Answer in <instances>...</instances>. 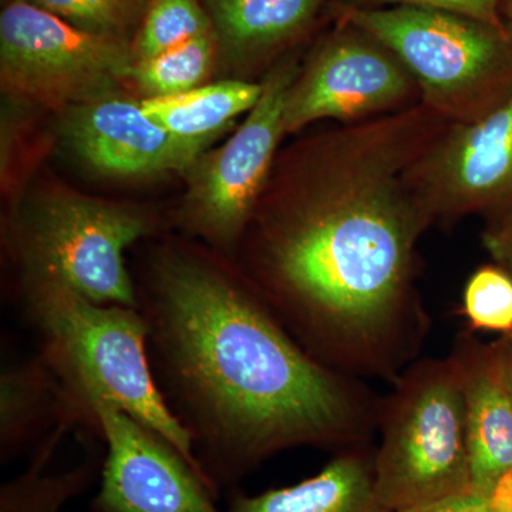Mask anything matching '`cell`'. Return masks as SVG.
<instances>
[{
    "label": "cell",
    "instance_id": "obj_16",
    "mask_svg": "<svg viewBox=\"0 0 512 512\" xmlns=\"http://www.w3.org/2000/svg\"><path fill=\"white\" fill-rule=\"evenodd\" d=\"M70 431L69 427L53 431L28 458V467L0 485V512H60L69 501L99 483L106 443L93 434H79L83 447L79 464L62 473H47L57 447Z\"/></svg>",
    "mask_w": 512,
    "mask_h": 512
},
{
    "label": "cell",
    "instance_id": "obj_21",
    "mask_svg": "<svg viewBox=\"0 0 512 512\" xmlns=\"http://www.w3.org/2000/svg\"><path fill=\"white\" fill-rule=\"evenodd\" d=\"M461 316L471 332H512V275L498 265L478 268L463 292Z\"/></svg>",
    "mask_w": 512,
    "mask_h": 512
},
{
    "label": "cell",
    "instance_id": "obj_7",
    "mask_svg": "<svg viewBox=\"0 0 512 512\" xmlns=\"http://www.w3.org/2000/svg\"><path fill=\"white\" fill-rule=\"evenodd\" d=\"M131 46L77 28L25 2L0 12V79L16 103L66 110L121 92L133 67Z\"/></svg>",
    "mask_w": 512,
    "mask_h": 512
},
{
    "label": "cell",
    "instance_id": "obj_23",
    "mask_svg": "<svg viewBox=\"0 0 512 512\" xmlns=\"http://www.w3.org/2000/svg\"><path fill=\"white\" fill-rule=\"evenodd\" d=\"M483 242L495 265L512 275V204L491 218L485 228Z\"/></svg>",
    "mask_w": 512,
    "mask_h": 512
},
{
    "label": "cell",
    "instance_id": "obj_14",
    "mask_svg": "<svg viewBox=\"0 0 512 512\" xmlns=\"http://www.w3.org/2000/svg\"><path fill=\"white\" fill-rule=\"evenodd\" d=\"M325 0H202L220 49V67L244 76L274 66L311 30Z\"/></svg>",
    "mask_w": 512,
    "mask_h": 512
},
{
    "label": "cell",
    "instance_id": "obj_13",
    "mask_svg": "<svg viewBox=\"0 0 512 512\" xmlns=\"http://www.w3.org/2000/svg\"><path fill=\"white\" fill-rule=\"evenodd\" d=\"M60 427L103 439L100 420L74 399L42 353L5 367L0 375V464L29 458Z\"/></svg>",
    "mask_w": 512,
    "mask_h": 512
},
{
    "label": "cell",
    "instance_id": "obj_1",
    "mask_svg": "<svg viewBox=\"0 0 512 512\" xmlns=\"http://www.w3.org/2000/svg\"><path fill=\"white\" fill-rule=\"evenodd\" d=\"M134 284L158 389L215 494L284 451L373 446L380 397L309 355L232 259L160 242Z\"/></svg>",
    "mask_w": 512,
    "mask_h": 512
},
{
    "label": "cell",
    "instance_id": "obj_12",
    "mask_svg": "<svg viewBox=\"0 0 512 512\" xmlns=\"http://www.w3.org/2000/svg\"><path fill=\"white\" fill-rule=\"evenodd\" d=\"M448 357L460 376L466 403L468 453L473 493L490 498L512 471V397L494 343L467 328Z\"/></svg>",
    "mask_w": 512,
    "mask_h": 512
},
{
    "label": "cell",
    "instance_id": "obj_26",
    "mask_svg": "<svg viewBox=\"0 0 512 512\" xmlns=\"http://www.w3.org/2000/svg\"><path fill=\"white\" fill-rule=\"evenodd\" d=\"M490 501L497 512H512V471L497 484Z\"/></svg>",
    "mask_w": 512,
    "mask_h": 512
},
{
    "label": "cell",
    "instance_id": "obj_6",
    "mask_svg": "<svg viewBox=\"0 0 512 512\" xmlns=\"http://www.w3.org/2000/svg\"><path fill=\"white\" fill-rule=\"evenodd\" d=\"M298 57H282L262 80L261 99L220 148L207 150L185 173L187 191L177 222L212 251L234 259L264 192L285 136L289 89L301 70Z\"/></svg>",
    "mask_w": 512,
    "mask_h": 512
},
{
    "label": "cell",
    "instance_id": "obj_17",
    "mask_svg": "<svg viewBox=\"0 0 512 512\" xmlns=\"http://www.w3.org/2000/svg\"><path fill=\"white\" fill-rule=\"evenodd\" d=\"M262 90V82L228 79L175 96L141 99V106L151 120L174 136L215 141L234 119L254 109Z\"/></svg>",
    "mask_w": 512,
    "mask_h": 512
},
{
    "label": "cell",
    "instance_id": "obj_25",
    "mask_svg": "<svg viewBox=\"0 0 512 512\" xmlns=\"http://www.w3.org/2000/svg\"><path fill=\"white\" fill-rule=\"evenodd\" d=\"M493 343L495 350H497V355L500 357L505 382H507L508 390H510L512 397V332L501 335Z\"/></svg>",
    "mask_w": 512,
    "mask_h": 512
},
{
    "label": "cell",
    "instance_id": "obj_22",
    "mask_svg": "<svg viewBox=\"0 0 512 512\" xmlns=\"http://www.w3.org/2000/svg\"><path fill=\"white\" fill-rule=\"evenodd\" d=\"M359 2L392 3L394 6L444 10V12L458 13V15L480 20L497 29L507 30L500 18L501 0H359Z\"/></svg>",
    "mask_w": 512,
    "mask_h": 512
},
{
    "label": "cell",
    "instance_id": "obj_5",
    "mask_svg": "<svg viewBox=\"0 0 512 512\" xmlns=\"http://www.w3.org/2000/svg\"><path fill=\"white\" fill-rule=\"evenodd\" d=\"M340 22L372 36L412 74L420 101L450 123L477 119L512 90L507 30L458 13L393 6L340 8Z\"/></svg>",
    "mask_w": 512,
    "mask_h": 512
},
{
    "label": "cell",
    "instance_id": "obj_9",
    "mask_svg": "<svg viewBox=\"0 0 512 512\" xmlns=\"http://www.w3.org/2000/svg\"><path fill=\"white\" fill-rule=\"evenodd\" d=\"M434 222L500 214L512 204V90L477 119L450 123L407 171Z\"/></svg>",
    "mask_w": 512,
    "mask_h": 512
},
{
    "label": "cell",
    "instance_id": "obj_11",
    "mask_svg": "<svg viewBox=\"0 0 512 512\" xmlns=\"http://www.w3.org/2000/svg\"><path fill=\"white\" fill-rule=\"evenodd\" d=\"M64 146L97 174L154 178L185 174L214 140L174 136L144 113L141 99L123 92L60 111Z\"/></svg>",
    "mask_w": 512,
    "mask_h": 512
},
{
    "label": "cell",
    "instance_id": "obj_28",
    "mask_svg": "<svg viewBox=\"0 0 512 512\" xmlns=\"http://www.w3.org/2000/svg\"><path fill=\"white\" fill-rule=\"evenodd\" d=\"M12 2V0H2V6L6 5V3Z\"/></svg>",
    "mask_w": 512,
    "mask_h": 512
},
{
    "label": "cell",
    "instance_id": "obj_27",
    "mask_svg": "<svg viewBox=\"0 0 512 512\" xmlns=\"http://www.w3.org/2000/svg\"><path fill=\"white\" fill-rule=\"evenodd\" d=\"M505 2H507L508 15H510L512 20V0H505Z\"/></svg>",
    "mask_w": 512,
    "mask_h": 512
},
{
    "label": "cell",
    "instance_id": "obj_20",
    "mask_svg": "<svg viewBox=\"0 0 512 512\" xmlns=\"http://www.w3.org/2000/svg\"><path fill=\"white\" fill-rule=\"evenodd\" d=\"M77 28L131 46L150 0H25Z\"/></svg>",
    "mask_w": 512,
    "mask_h": 512
},
{
    "label": "cell",
    "instance_id": "obj_19",
    "mask_svg": "<svg viewBox=\"0 0 512 512\" xmlns=\"http://www.w3.org/2000/svg\"><path fill=\"white\" fill-rule=\"evenodd\" d=\"M214 32L202 0H150L133 42L134 62Z\"/></svg>",
    "mask_w": 512,
    "mask_h": 512
},
{
    "label": "cell",
    "instance_id": "obj_4",
    "mask_svg": "<svg viewBox=\"0 0 512 512\" xmlns=\"http://www.w3.org/2000/svg\"><path fill=\"white\" fill-rule=\"evenodd\" d=\"M157 228V218L141 208L55 192L15 212L6 242L20 288L53 282L100 305L138 308L126 251Z\"/></svg>",
    "mask_w": 512,
    "mask_h": 512
},
{
    "label": "cell",
    "instance_id": "obj_15",
    "mask_svg": "<svg viewBox=\"0 0 512 512\" xmlns=\"http://www.w3.org/2000/svg\"><path fill=\"white\" fill-rule=\"evenodd\" d=\"M375 448L339 451L318 474L288 487L232 494L225 512H392L376 494Z\"/></svg>",
    "mask_w": 512,
    "mask_h": 512
},
{
    "label": "cell",
    "instance_id": "obj_18",
    "mask_svg": "<svg viewBox=\"0 0 512 512\" xmlns=\"http://www.w3.org/2000/svg\"><path fill=\"white\" fill-rule=\"evenodd\" d=\"M220 67V49L214 32L188 40L148 59L133 62L128 84L141 99H157L204 86Z\"/></svg>",
    "mask_w": 512,
    "mask_h": 512
},
{
    "label": "cell",
    "instance_id": "obj_24",
    "mask_svg": "<svg viewBox=\"0 0 512 512\" xmlns=\"http://www.w3.org/2000/svg\"><path fill=\"white\" fill-rule=\"evenodd\" d=\"M403 512H497V510L491 504L490 498L468 493Z\"/></svg>",
    "mask_w": 512,
    "mask_h": 512
},
{
    "label": "cell",
    "instance_id": "obj_3",
    "mask_svg": "<svg viewBox=\"0 0 512 512\" xmlns=\"http://www.w3.org/2000/svg\"><path fill=\"white\" fill-rule=\"evenodd\" d=\"M373 470L380 503L414 510L473 493L466 403L448 357L410 363L380 397Z\"/></svg>",
    "mask_w": 512,
    "mask_h": 512
},
{
    "label": "cell",
    "instance_id": "obj_10",
    "mask_svg": "<svg viewBox=\"0 0 512 512\" xmlns=\"http://www.w3.org/2000/svg\"><path fill=\"white\" fill-rule=\"evenodd\" d=\"M106 443L90 512H221L210 485L164 437L110 404H96Z\"/></svg>",
    "mask_w": 512,
    "mask_h": 512
},
{
    "label": "cell",
    "instance_id": "obj_8",
    "mask_svg": "<svg viewBox=\"0 0 512 512\" xmlns=\"http://www.w3.org/2000/svg\"><path fill=\"white\" fill-rule=\"evenodd\" d=\"M420 103L412 74L372 36L340 22L302 64L289 89L285 136L320 120L356 123Z\"/></svg>",
    "mask_w": 512,
    "mask_h": 512
},
{
    "label": "cell",
    "instance_id": "obj_2",
    "mask_svg": "<svg viewBox=\"0 0 512 512\" xmlns=\"http://www.w3.org/2000/svg\"><path fill=\"white\" fill-rule=\"evenodd\" d=\"M22 296L39 335L37 352L74 399L96 419V404H110L156 431L202 477L190 437L158 389L138 308L100 305L53 282L25 286Z\"/></svg>",
    "mask_w": 512,
    "mask_h": 512
}]
</instances>
